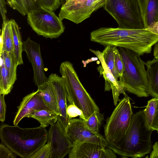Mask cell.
Instances as JSON below:
<instances>
[{"label": "cell", "instance_id": "obj_1", "mask_svg": "<svg viewBox=\"0 0 158 158\" xmlns=\"http://www.w3.org/2000/svg\"><path fill=\"white\" fill-rule=\"evenodd\" d=\"M90 39L105 47L126 48L140 56L151 53L152 46L158 42V36L146 29L102 27L91 32Z\"/></svg>", "mask_w": 158, "mask_h": 158}, {"label": "cell", "instance_id": "obj_2", "mask_svg": "<svg viewBox=\"0 0 158 158\" xmlns=\"http://www.w3.org/2000/svg\"><path fill=\"white\" fill-rule=\"evenodd\" d=\"M48 131L41 126L21 128L18 125L3 124L0 127L2 143L14 153L22 158H29L48 140Z\"/></svg>", "mask_w": 158, "mask_h": 158}, {"label": "cell", "instance_id": "obj_3", "mask_svg": "<svg viewBox=\"0 0 158 158\" xmlns=\"http://www.w3.org/2000/svg\"><path fill=\"white\" fill-rule=\"evenodd\" d=\"M153 131L148 126L143 110H140L133 114L129 128L118 144L107 147L124 157H142L151 152V135Z\"/></svg>", "mask_w": 158, "mask_h": 158}, {"label": "cell", "instance_id": "obj_4", "mask_svg": "<svg viewBox=\"0 0 158 158\" xmlns=\"http://www.w3.org/2000/svg\"><path fill=\"white\" fill-rule=\"evenodd\" d=\"M124 69L119 81L124 89L139 97H147L148 79L145 62L140 56L127 49L118 47Z\"/></svg>", "mask_w": 158, "mask_h": 158}, {"label": "cell", "instance_id": "obj_5", "mask_svg": "<svg viewBox=\"0 0 158 158\" xmlns=\"http://www.w3.org/2000/svg\"><path fill=\"white\" fill-rule=\"evenodd\" d=\"M59 72L69 104H74L81 110L85 120L94 112L99 111L98 106L81 84L72 63L69 61L61 63Z\"/></svg>", "mask_w": 158, "mask_h": 158}, {"label": "cell", "instance_id": "obj_6", "mask_svg": "<svg viewBox=\"0 0 158 158\" xmlns=\"http://www.w3.org/2000/svg\"><path fill=\"white\" fill-rule=\"evenodd\" d=\"M103 7L116 20L118 27L145 29L139 0H106Z\"/></svg>", "mask_w": 158, "mask_h": 158}, {"label": "cell", "instance_id": "obj_7", "mask_svg": "<svg viewBox=\"0 0 158 158\" xmlns=\"http://www.w3.org/2000/svg\"><path fill=\"white\" fill-rule=\"evenodd\" d=\"M133 114L130 98L128 96H125L106 121L104 133L108 145L116 146L123 138L130 127Z\"/></svg>", "mask_w": 158, "mask_h": 158}, {"label": "cell", "instance_id": "obj_8", "mask_svg": "<svg viewBox=\"0 0 158 158\" xmlns=\"http://www.w3.org/2000/svg\"><path fill=\"white\" fill-rule=\"evenodd\" d=\"M27 16L28 24L38 35L52 39L58 38L64 31L62 20L52 10L42 7Z\"/></svg>", "mask_w": 158, "mask_h": 158}, {"label": "cell", "instance_id": "obj_9", "mask_svg": "<svg viewBox=\"0 0 158 158\" xmlns=\"http://www.w3.org/2000/svg\"><path fill=\"white\" fill-rule=\"evenodd\" d=\"M65 132L73 146L85 142L99 144L106 147L108 145L105 138L98 132L88 128L85 120L81 118L69 120Z\"/></svg>", "mask_w": 158, "mask_h": 158}, {"label": "cell", "instance_id": "obj_10", "mask_svg": "<svg viewBox=\"0 0 158 158\" xmlns=\"http://www.w3.org/2000/svg\"><path fill=\"white\" fill-rule=\"evenodd\" d=\"M99 8L95 0H69L62 6L59 17L62 20L66 19L77 24Z\"/></svg>", "mask_w": 158, "mask_h": 158}, {"label": "cell", "instance_id": "obj_11", "mask_svg": "<svg viewBox=\"0 0 158 158\" xmlns=\"http://www.w3.org/2000/svg\"><path fill=\"white\" fill-rule=\"evenodd\" d=\"M48 142L50 143V158H63L70 152L73 145L60 122L51 125L48 131Z\"/></svg>", "mask_w": 158, "mask_h": 158}, {"label": "cell", "instance_id": "obj_12", "mask_svg": "<svg viewBox=\"0 0 158 158\" xmlns=\"http://www.w3.org/2000/svg\"><path fill=\"white\" fill-rule=\"evenodd\" d=\"M23 50L26 52L33 70V80L38 87L48 81L45 74L44 67L41 57L40 44L28 37L23 42Z\"/></svg>", "mask_w": 158, "mask_h": 158}, {"label": "cell", "instance_id": "obj_13", "mask_svg": "<svg viewBox=\"0 0 158 158\" xmlns=\"http://www.w3.org/2000/svg\"><path fill=\"white\" fill-rule=\"evenodd\" d=\"M104 145L85 142L73 145L69 153V158H115V153Z\"/></svg>", "mask_w": 158, "mask_h": 158}, {"label": "cell", "instance_id": "obj_14", "mask_svg": "<svg viewBox=\"0 0 158 158\" xmlns=\"http://www.w3.org/2000/svg\"><path fill=\"white\" fill-rule=\"evenodd\" d=\"M89 50L96 56L101 63V65L99 66L97 69L105 79V91L112 90L114 105L116 106L120 101L119 97L121 94H123L124 96H127L124 91V87L120 81L116 79L106 65L103 58L102 52L99 51Z\"/></svg>", "mask_w": 158, "mask_h": 158}, {"label": "cell", "instance_id": "obj_15", "mask_svg": "<svg viewBox=\"0 0 158 158\" xmlns=\"http://www.w3.org/2000/svg\"><path fill=\"white\" fill-rule=\"evenodd\" d=\"M48 78V81L52 85L56 96L59 111L58 120L65 131L69 119L67 113V100L63 79L61 77L54 73L51 74Z\"/></svg>", "mask_w": 158, "mask_h": 158}, {"label": "cell", "instance_id": "obj_16", "mask_svg": "<svg viewBox=\"0 0 158 158\" xmlns=\"http://www.w3.org/2000/svg\"><path fill=\"white\" fill-rule=\"evenodd\" d=\"M49 109L44 102L41 97L37 93V90L25 96L18 107V110L14 117V125H17L20 121L29 114L36 110Z\"/></svg>", "mask_w": 158, "mask_h": 158}, {"label": "cell", "instance_id": "obj_17", "mask_svg": "<svg viewBox=\"0 0 158 158\" xmlns=\"http://www.w3.org/2000/svg\"><path fill=\"white\" fill-rule=\"evenodd\" d=\"M145 29L158 21V0H139Z\"/></svg>", "mask_w": 158, "mask_h": 158}, {"label": "cell", "instance_id": "obj_18", "mask_svg": "<svg viewBox=\"0 0 158 158\" xmlns=\"http://www.w3.org/2000/svg\"><path fill=\"white\" fill-rule=\"evenodd\" d=\"M145 64L147 68L149 94L158 98V58L148 60Z\"/></svg>", "mask_w": 158, "mask_h": 158}, {"label": "cell", "instance_id": "obj_19", "mask_svg": "<svg viewBox=\"0 0 158 158\" xmlns=\"http://www.w3.org/2000/svg\"><path fill=\"white\" fill-rule=\"evenodd\" d=\"M38 94L42 98L47 107L59 114L56 94L51 84L48 81L38 87Z\"/></svg>", "mask_w": 158, "mask_h": 158}, {"label": "cell", "instance_id": "obj_20", "mask_svg": "<svg viewBox=\"0 0 158 158\" xmlns=\"http://www.w3.org/2000/svg\"><path fill=\"white\" fill-rule=\"evenodd\" d=\"M6 0L11 8L23 16L42 7L40 0Z\"/></svg>", "mask_w": 158, "mask_h": 158}, {"label": "cell", "instance_id": "obj_21", "mask_svg": "<svg viewBox=\"0 0 158 158\" xmlns=\"http://www.w3.org/2000/svg\"><path fill=\"white\" fill-rule=\"evenodd\" d=\"M59 114L51 110L42 109L36 110L27 115L26 117L35 119L40 123V126L46 128L52 125L58 120Z\"/></svg>", "mask_w": 158, "mask_h": 158}, {"label": "cell", "instance_id": "obj_22", "mask_svg": "<svg viewBox=\"0 0 158 158\" xmlns=\"http://www.w3.org/2000/svg\"><path fill=\"white\" fill-rule=\"evenodd\" d=\"M11 26L13 35L14 52L17 65L23 64L22 53L23 51L21 36L19 26L15 20H9Z\"/></svg>", "mask_w": 158, "mask_h": 158}, {"label": "cell", "instance_id": "obj_23", "mask_svg": "<svg viewBox=\"0 0 158 158\" xmlns=\"http://www.w3.org/2000/svg\"><path fill=\"white\" fill-rule=\"evenodd\" d=\"M0 57L8 73L11 82L14 84L17 79L16 69L18 65L14 51L2 52L0 53Z\"/></svg>", "mask_w": 158, "mask_h": 158}, {"label": "cell", "instance_id": "obj_24", "mask_svg": "<svg viewBox=\"0 0 158 158\" xmlns=\"http://www.w3.org/2000/svg\"><path fill=\"white\" fill-rule=\"evenodd\" d=\"M0 39L3 41V46L0 53L3 51H14L13 35L9 20L2 23Z\"/></svg>", "mask_w": 158, "mask_h": 158}, {"label": "cell", "instance_id": "obj_25", "mask_svg": "<svg viewBox=\"0 0 158 158\" xmlns=\"http://www.w3.org/2000/svg\"><path fill=\"white\" fill-rule=\"evenodd\" d=\"M0 94L6 95L11 92L13 84L11 82L8 73L4 63L0 59Z\"/></svg>", "mask_w": 158, "mask_h": 158}, {"label": "cell", "instance_id": "obj_26", "mask_svg": "<svg viewBox=\"0 0 158 158\" xmlns=\"http://www.w3.org/2000/svg\"><path fill=\"white\" fill-rule=\"evenodd\" d=\"M116 47L114 46H106L102 54L106 65L116 79L118 80L119 76L115 67V61L114 50Z\"/></svg>", "mask_w": 158, "mask_h": 158}, {"label": "cell", "instance_id": "obj_27", "mask_svg": "<svg viewBox=\"0 0 158 158\" xmlns=\"http://www.w3.org/2000/svg\"><path fill=\"white\" fill-rule=\"evenodd\" d=\"M157 102V98H156L149 100L145 109L143 110L148 126L151 129H152V125L156 111Z\"/></svg>", "mask_w": 158, "mask_h": 158}, {"label": "cell", "instance_id": "obj_28", "mask_svg": "<svg viewBox=\"0 0 158 158\" xmlns=\"http://www.w3.org/2000/svg\"><path fill=\"white\" fill-rule=\"evenodd\" d=\"M104 119V116L99 111H95L85 120L87 127L90 129L98 132Z\"/></svg>", "mask_w": 158, "mask_h": 158}, {"label": "cell", "instance_id": "obj_29", "mask_svg": "<svg viewBox=\"0 0 158 158\" xmlns=\"http://www.w3.org/2000/svg\"><path fill=\"white\" fill-rule=\"evenodd\" d=\"M51 146L50 143L42 146L29 158H50L51 153Z\"/></svg>", "mask_w": 158, "mask_h": 158}, {"label": "cell", "instance_id": "obj_30", "mask_svg": "<svg viewBox=\"0 0 158 158\" xmlns=\"http://www.w3.org/2000/svg\"><path fill=\"white\" fill-rule=\"evenodd\" d=\"M67 113L69 120L78 116L84 120H85L82 110L74 104H70L68 106Z\"/></svg>", "mask_w": 158, "mask_h": 158}, {"label": "cell", "instance_id": "obj_31", "mask_svg": "<svg viewBox=\"0 0 158 158\" xmlns=\"http://www.w3.org/2000/svg\"><path fill=\"white\" fill-rule=\"evenodd\" d=\"M114 56L115 67L119 77L123 75L124 67L123 59L117 47L114 50Z\"/></svg>", "mask_w": 158, "mask_h": 158}, {"label": "cell", "instance_id": "obj_32", "mask_svg": "<svg viewBox=\"0 0 158 158\" xmlns=\"http://www.w3.org/2000/svg\"><path fill=\"white\" fill-rule=\"evenodd\" d=\"M44 8L54 11L59 8L61 3L60 0H40Z\"/></svg>", "mask_w": 158, "mask_h": 158}, {"label": "cell", "instance_id": "obj_33", "mask_svg": "<svg viewBox=\"0 0 158 158\" xmlns=\"http://www.w3.org/2000/svg\"><path fill=\"white\" fill-rule=\"evenodd\" d=\"M16 156L4 144L0 143V158H15Z\"/></svg>", "mask_w": 158, "mask_h": 158}, {"label": "cell", "instance_id": "obj_34", "mask_svg": "<svg viewBox=\"0 0 158 158\" xmlns=\"http://www.w3.org/2000/svg\"><path fill=\"white\" fill-rule=\"evenodd\" d=\"M5 95L0 94V121L3 122L5 121L6 111V105L4 99Z\"/></svg>", "mask_w": 158, "mask_h": 158}, {"label": "cell", "instance_id": "obj_35", "mask_svg": "<svg viewBox=\"0 0 158 158\" xmlns=\"http://www.w3.org/2000/svg\"><path fill=\"white\" fill-rule=\"evenodd\" d=\"M5 0H0V10L2 19L3 22L6 21V14L7 13Z\"/></svg>", "mask_w": 158, "mask_h": 158}, {"label": "cell", "instance_id": "obj_36", "mask_svg": "<svg viewBox=\"0 0 158 158\" xmlns=\"http://www.w3.org/2000/svg\"><path fill=\"white\" fill-rule=\"evenodd\" d=\"M146 29L158 36V21L152 24Z\"/></svg>", "mask_w": 158, "mask_h": 158}, {"label": "cell", "instance_id": "obj_37", "mask_svg": "<svg viewBox=\"0 0 158 158\" xmlns=\"http://www.w3.org/2000/svg\"><path fill=\"white\" fill-rule=\"evenodd\" d=\"M157 99V107L156 114L153 120L152 128L154 130H158V98Z\"/></svg>", "mask_w": 158, "mask_h": 158}, {"label": "cell", "instance_id": "obj_38", "mask_svg": "<svg viewBox=\"0 0 158 158\" xmlns=\"http://www.w3.org/2000/svg\"><path fill=\"white\" fill-rule=\"evenodd\" d=\"M153 150L150 154V156L147 158H158V142H156L152 146Z\"/></svg>", "mask_w": 158, "mask_h": 158}, {"label": "cell", "instance_id": "obj_39", "mask_svg": "<svg viewBox=\"0 0 158 158\" xmlns=\"http://www.w3.org/2000/svg\"><path fill=\"white\" fill-rule=\"evenodd\" d=\"M153 55L154 58H158V42L155 45L153 50Z\"/></svg>", "mask_w": 158, "mask_h": 158}, {"label": "cell", "instance_id": "obj_40", "mask_svg": "<svg viewBox=\"0 0 158 158\" xmlns=\"http://www.w3.org/2000/svg\"><path fill=\"white\" fill-rule=\"evenodd\" d=\"M99 8L103 7L106 0H95Z\"/></svg>", "mask_w": 158, "mask_h": 158}, {"label": "cell", "instance_id": "obj_41", "mask_svg": "<svg viewBox=\"0 0 158 158\" xmlns=\"http://www.w3.org/2000/svg\"><path fill=\"white\" fill-rule=\"evenodd\" d=\"M62 6L64 5L67 2V0H60Z\"/></svg>", "mask_w": 158, "mask_h": 158}, {"label": "cell", "instance_id": "obj_42", "mask_svg": "<svg viewBox=\"0 0 158 158\" xmlns=\"http://www.w3.org/2000/svg\"><path fill=\"white\" fill-rule=\"evenodd\" d=\"M69 0H67V2Z\"/></svg>", "mask_w": 158, "mask_h": 158}, {"label": "cell", "instance_id": "obj_43", "mask_svg": "<svg viewBox=\"0 0 158 158\" xmlns=\"http://www.w3.org/2000/svg\"><path fill=\"white\" fill-rule=\"evenodd\" d=\"M157 132H158V130L157 131Z\"/></svg>", "mask_w": 158, "mask_h": 158}]
</instances>
